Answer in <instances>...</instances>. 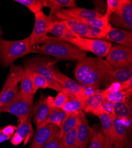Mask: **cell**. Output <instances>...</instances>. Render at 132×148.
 <instances>
[{"label": "cell", "mask_w": 132, "mask_h": 148, "mask_svg": "<svg viewBox=\"0 0 132 148\" xmlns=\"http://www.w3.org/2000/svg\"><path fill=\"white\" fill-rule=\"evenodd\" d=\"M68 115V114L62 108H52L45 124L46 123H51V124L55 125L59 127Z\"/></svg>", "instance_id": "4dcf8cb0"}, {"label": "cell", "mask_w": 132, "mask_h": 148, "mask_svg": "<svg viewBox=\"0 0 132 148\" xmlns=\"http://www.w3.org/2000/svg\"><path fill=\"white\" fill-rule=\"evenodd\" d=\"M69 29L65 21L53 20L51 23L49 33L57 37V38L64 40Z\"/></svg>", "instance_id": "83f0119b"}, {"label": "cell", "mask_w": 132, "mask_h": 148, "mask_svg": "<svg viewBox=\"0 0 132 148\" xmlns=\"http://www.w3.org/2000/svg\"><path fill=\"white\" fill-rule=\"evenodd\" d=\"M14 1L25 5L34 14L45 7L44 0H15Z\"/></svg>", "instance_id": "836d02e7"}, {"label": "cell", "mask_w": 132, "mask_h": 148, "mask_svg": "<svg viewBox=\"0 0 132 148\" xmlns=\"http://www.w3.org/2000/svg\"><path fill=\"white\" fill-rule=\"evenodd\" d=\"M92 136L87 148H112L111 140L103 133L101 128L94 127Z\"/></svg>", "instance_id": "d6986e66"}, {"label": "cell", "mask_w": 132, "mask_h": 148, "mask_svg": "<svg viewBox=\"0 0 132 148\" xmlns=\"http://www.w3.org/2000/svg\"><path fill=\"white\" fill-rule=\"evenodd\" d=\"M36 48L31 45L29 37L22 40H8L0 36V64L4 67L10 66L20 58L36 53Z\"/></svg>", "instance_id": "3957f363"}, {"label": "cell", "mask_w": 132, "mask_h": 148, "mask_svg": "<svg viewBox=\"0 0 132 148\" xmlns=\"http://www.w3.org/2000/svg\"><path fill=\"white\" fill-rule=\"evenodd\" d=\"M69 98V92L65 90L58 92L55 97H52L51 95L47 96V100L52 108H61L65 104Z\"/></svg>", "instance_id": "1f68e13d"}, {"label": "cell", "mask_w": 132, "mask_h": 148, "mask_svg": "<svg viewBox=\"0 0 132 148\" xmlns=\"http://www.w3.org/2000/svg\"><path fill=\"white\" fill-rule=\"evenodd\" d=\"M81 113L82 112L73 113L69 114L67 116L59 127V129L61 131L63 136L68 132L72 130L78 125Z\"/></svg>", "instance_id": "d4e9b609"}, {"label": "cell", "mask_w": 132, "mask_h": 148, "mask_svg": "<svg viewBox=\"0 0 132 148\" xmlns=\"http://www.w3.org/2000/svg\"><path fill=\"white\" fill-rule=\"evenodd\" d=\"M110 23L124 30L132 31V1L124 0L122 8L113 13L109 18Z\"/></svg>", "instance_id": "8fae6325"}, {"label": "cell", "mask_w": 132, "mask_h": 148, "mask_svg": "<svg viewBox=\"0 0 132 148\" xmlns=\"http://www.w3.org/2000/svg\"><path fill=\"white\" fill-rule=\"evenodd\" d=\"M34 17V25L29 39L31 45L36 48L50 38L47 36V33H49V26L52 20L49 16L46 15L43 11L35 14Z\"/></svg>", "instance_id": "ba28073f"}, {"label": "cell", "mask_w": 132, "mask_h": 148, "mask_svg": "<svg viewBox=\"0 0 132 148\" xmlns=\"http://www.w3.org/2000/svg\"><path fill=\"white\" fill-rule=\"evenodd\" d=\"M77 129L78 126L64 136L62 140L63 148H79L77 141Z\"/></svg>", "instance_id": "d6a6232c"}, {"label": "cell", "mask_w": 132, "mask_h": 148, "mask_svg": "<svg viewBox=\"0 0 132 148\" xmlns=\"http://www.w3.org/2000/svg\"><path fill=\"white\" fill-rule=\"evenodd\" d=\"M10 139H11L10 142H11V144L14 145V146L19 145L23 142V139L22 137L19 134H18L16 132L14 133V134L12 136Z\"/></svg>", "instance_id": "60d3db41"}, {"label": "cell", "mask_w": 132, "mask_h": 148, "mask_svg": "<svg viewBox=\"0 0 132 148\" xmlns=\"http://www.w3.org/2000/svg\"><path fill=\"white\" fill-rule=\"evenodd\" d=\"M16 129L17 127L15 126L8 125L3 129H1V131L3 133L7 136L11 138L12 136L14 134V133L16 131Z\"/></svg>", "instance_id": "ab89813d"}, {"label": "cell", "mask_w": 132, "mask_h": 148, "mask_svg": "<svg viewBox=\"0 0 132 148\" xmlns=\"http://www.w3.org/2000/svg\"><path fill=\"white\" fill-rule=\"evenodd\" d=\"M33 107V98L23 96L19 91L13 101L1 107L0 112L8 113L16 116L18 120V124H21L30 117Z\"/></svg>", "instance_id": "52a82bcc"}, {"label": "cell", "mask_w": 132, "mask_h": 148, "mask_svg": "<svg viewBox=\"0 0 132 148\" xmlns=\"http://www.w3.org/2000/svg\"><path fill=\"white\" fill-rule=\"evenodd\" d=\"M124 3V0H107V10L104 16L109 20L110 16L120 9Z\"/></svg>", "instance_id": "d590c367"}, {"label": "cell", "mask_w": 132, "mask_h": 148, "mask_svg": "<svg viewBox=\"0 0 132 148\" xmlns=\"http://www.w3.org/2000/svg\"><path fill=\"white\" fill-rule=\"evenodd\" d=\"M56 62L49 58L35 56L25 60V68L39 74L44 77L50 85V88L57 92L62 91L63 88L56 79L53 64Z\"/></svg>", "instance_id": "277c9868"}, {"label": "cell", "mask_w": 132, "mask_h": 148, "mask_svg": "<svg viewBox=\"0 0 132 148\" xmlns=\"http://www.w3.org/2000/svg\"><path fill=\"white\" fill-rule=\"evenodd\" d=\"M112 107L115 116L124 125L126 130L131 129V104L129 100L117 103H112Z\"/></svg>", "instance_id": "2e32d148"}, {"label": "cell", "mask_w": 132, "mask_h": 148, "mask_svg": "<svg viewBox=\"0 0 132 148\" xmlns=\"http://www.w3.org/2000/svg\"><path fill=\"white\" fill-rule=\"evenodd\" d=\"M114 69L102 58H85L77 62L74 75L82 87L96 90L101 84L108 82Z\"/></svg>", "instance_id": "6da1fadb"}, {"label": "cell", "mask_w": 132, "mask_h": 148, "mask_svg": "<svg viewBox=\"0 0 132 148\" xmlns=\"http://www.w3.org/2000/svg\"><path fill=\"white\" fill-rule=\"evenodd\" d=\"M105 60L114 68H124L132 65V49L120 45L112 46Z\"/></svg>", "instance_id": "9c48e42d"}, {"label": "cell", "mask_w": 132, "mask_h": 148, "mask_svg": "<svg viewBox=\"0 0 132 148\" xmlns=\"http://www.w3.org/2000/svg\"><path fill=\"white\" fill-rule=\"evenodd\" d=\"M132 78V65L124 68L114 69L112 72L108 83L124 82Z\"/></svg>", "instance_id": "cb8c5ba5"}, {"label": "cell", "mask_w": 132, "mask_h": 148, "mask_svg": "<svg viewBox=\"0 0 132 148\" xmlns=\"http://www.w3.org/2000/svg\"><path fill=\"white\" fill-rule=\"evenodd\" d=\"M58 129L59 127L55 125L46 123L37 129L30 148H41Z\"/></svg>", "instance_id": "9a60e30c"}, {"label": "cell", "mask_w": 132, "mask_h": 148, "mask_svg": "<svg viewBox=\"0 0 132 148\" xmlns=\"http://www.w3.org/2000/svg\"><path fill=\"white\" fill-rule=\"evenodd\" d=\"M54 72L56 79L62 88L72 95L86 100L91 94L95 91L82 87V85L62 73L58 69L54 68Z\"/></svg>", "instance_id": "30bf717a"}, {"label": "cell", "mask_w": 132, "mask_h": 148, "mask_svg": "<svg viewBox=\"0 0 132 148\" xmlns=\"http://www.w3.org/2000/svg\"><path fill=\"white\" fill-rule=\"evenodd\" d=\"M36 53L51 55L57 59L79 61L87 58L85 52L59 38H50L36 48Z\"/></svg>", "instance_id": "7a4b0ae2"}, {"label": "cell", "mask_w": 132, "mask_h": 148, "mask_svg": "<svg viewBox=\"0 0 132 148\" xmlns=\"http://www.w3.org/2000/svg\"><path fill=\"white\" fill-rule=\"evenodd\" d=\"M10 138H11L10 137L7 136H6L4 133H3L1 131V129H0V144L4 142H5V141L9 140Z\"/></svg>", "instance_id": "b9f144b4"}, {"label": "cell", "mask_w": 132, "mask_h": 148, "mask_svg": "<svg viewBox=\"0 0 132 148\" xmlns=\"http://www.w3.org/2000/svg\"><path fill=\"white\" fill-rule=\"evenodd\" d=\"M113 119V136L111 139L112 148H126L129 144L127 130L123 123L114 114H110Z\"/></svg>", "instance_id": "4fadbf2b"}, {"label": "cell", "mask_w": 132, "mask_h": 148, "mask_svg": "<svg viewBox=\"0 0 132 148\" xmlns=\"http://www.w3.org/2000/svg\"><path fill=\"white\" fill-rule=\"evenodd\" d=\"M93 133L85 113L82 112L77 129V141L79 148H87Z\"/></svg>", "instance_id": "5bb4252c"}, {"label": "cell", "mask_w": 132, "mask_h": 148, "mask_svg": "<svg viewBox=\"0 0 132 148\" xmlns=\"http://www.w3.org/2000/svg\"><path fill=\"white\" fill-rule=\"evenodd\" d=\"M24 68L21 65H12L10 66L8 76L0 92V104L1 107H4L13 101L17 95Z\"/></svg>", "instance_id": "5b68a950"}, {"label": "cell", "mask_w": 132, "mask_h": 148, "mask_svg": "<svg viewBox=\"0 0 132 148\" xmlns=\"http://www.w3.org/2000/svg\"><path fill=\"white\" fill-rule=\"evenodd\" d=\"M111 29L90 27L87 36V38H90V39L104 40L107 33L109 32V30Z\"/></svg>", "instance_id": "74e56055"}, {"label": "cell", "mask_w": 132, "mask_h": 148, "mask_svg": "<svg viewBox=\"0 0 132 148\" xmlns=\"http://www.w3.org/2000/svg\"><path fill=\"white\" fill-rule=\"evenodd\" d=\"M44 6L51 9L50 14L62 8H74L77 7L75 0H44Z\"/></svg>", "instance_id": "484cf974"}, {"label": "cell", "mask_w": 132, "mask_h": 148, "mask_svg": "<svg viewBox=\"0 0 132 148\" xmlns=\"http://www.w3.org/2000/svg\"><path fill=\"white\" fill-rule=\"evenodd\" d=\"M52 109L48 102L47 97L42 95L39 100L33 105L30 115V117H33V121L36 125L37 129L45 124Z\"/></svg>", "instance_id": "7c38bea8"}, {"label": "cell", "mask_w": 132, "mask_h": 148, "mask_svg": "<svg viewBox=\"0 0 132 148\" xmlns=\"http://www.w3.org/2000/svg\"><path fill=\"white\" fill-rule=\"evenodd\" d=\"M97 116L101 122V130L103 133L111 141L113 129L111 116L103 107Z\"/></svg>", "instance_id": "7402d4cb"}, {"label": "cell", "mask_w": 132, "mask_h": 148, "mask_svg": "<svg viewBox=\"0 0 132 148\" xmlns=\"http://www.w3.org/2000/svg\"><path fill=\"white\" fill-rule=\"evenodd\" d=\"M66 42L76 46L82 51L92 52L100 58L105 57L112 47V43L109 41L82 38L74 33Z\"/></svg>", "instance_id": "8992f818"}, {"label": "cell", "mask_w": 132, "mask_h": 148, "mask_svg": "<svg viewBox=\"0 0 132 148\" xmlns=\"http://www.w3.org/2000/svg\"><path fill=\"white\" fill-rule=\"evenodd\" d=\"M31 73V70L24 68L20 80V92L23 96L27 98H33L35 94L33 91Z\"/></svg>", "instance_id": "ffe728a7"}, {"label": "cell", "mask_w": 132, "mask_h": 148, "mask_svg": "<svg viewBox=\"0 0 132 148\" xmlns=\"http://www.w3.org/2000/svg\"><path fill=\"white\" fill-rule=\"evenodd\" d=\"M75 16L82 18H101L104 16L101 13L95 10H90L76 7L68 9Z\"/></svg>", "instance_id": "f546056e"}, {"label": "cell", "mask_w": 132, "mask_h": 148, "mask_svg": "<svg viewBox=\"0 0 132 148\" xmlns=\"http://www.w3.org/2000/svg\"><path fill=\"white\" fill-rule=\"evenodd\" d=\"M62 138L63 136L61 131L58 129L53 135V136L41 148H63Z\"/></svg>", "instance_id": "8d00e7d4"}, {"label": "cell", "mask_w": 132, "mask_h": 148, "mask_svg": "<svg viewBox=\"0 0 132 148\" xmlns=\"http://www.w3.org/2000/svg\"><path fill=\"white\" fill-rule=\"evenodd\" d=\"M103 93L105 100L113 104L129 100L132 94V88L124 91L109 90L105 89L103 90Z\"/></svg>", "instance_id": "44dd1931"}, {"label": "cell", "mask_w": 132, "mask_h": 148, "mask_svg": "<svg viewBox=\"0 0 132 148\" xmlns=\"http://www.w3.org/2000/svg\"><path fill=\"white\" fill-rule=\"evenodd\" d=\"M0 110H1V104H0ZM1 113V112H0Z\"/></svg>", "instance_id": "ee69618b"}, {"label": "cell", "mask_w": 132, "mask_h": 148, "mask_svg": "<svg viewBox=\"0 0 132 148\" xmlns=\"http://www.w3.org/2000/svg\"><path fill=\"white\" fill-rule=\"evenodd\" d=\"M31 78L33 82V91L36 93L39 89L50 88V85L47 81L39 74L32 71Z\"/></svg>", "instance_id": "e575fe53"}, {"label": "cell", "mask_w": 132, "mask_h": 148, "mask_svg": "<svg viewBox=\"0 0 132 148\" xmlns=\"http://www.w3.org/2000/svg\"><path fill=\"white\" fill-rule=\"evenodd\" d=\"M126 148H132L131 147V143H129L128 146L126 147Z\"/></svg>", "instance_id": "7bdbcfd3"}, {"label": "cell", "mask_w": 132, "mask_h": 148, "mask_svg": "<svg viewBox=\"0 0 132 148\" xmlns=\"http://www.w3.org/2000/svg\"><path fill=\"white\" fill-rule=\"evenodd\" d=\"M104 40L132 49V33L126 30L111 27Z\"/></svg>", "instance_id": "ac0fdd59"}, {"label": "cell", "mask_w": 132, "mask_h": 148, "mask_svg": "<svg viewBox=\"0 0 132 148\" xmlns=\"http://www.w3.org/2000/svg\"><path fill=\"white\" fill-rule=\"evenodd\" d=\"M63 21H65L67 27L72 32H73L80 37H82V38H87L90 27L75 20Z\"/></svg>", "instance_id": "f1b7e54d"}, {"label": "cell", "mask_w": 132, "mask_h": 148, "mask_svg": "<svg viewBox=\"0 0 132 148\" xmlns=\"http://www.w3.org/2000/svg\"><path fill=\"white\" fill-rule=\"evenodd\" d=\"M105 101L103 90L95 91L91 94L85 101L82 112L91 113L97 116L101 110L103 108V104Z\"/></svg>", "instance_id": "e0dca14e"}, {"label": "cell", "mask_w": 132, "mask_h": 148, "mask_svg": "<svg viewBox=\"0 0 132 148\" xmlns=\"http://www.w3.org/2000/svg\"><path fill=\"white\" fill-rule=\"evenodd\" d=\"M85 101L82 98L69 93L68 99L61 108L68 114L76 112H81L83 110Z\"/></svg>", "instance_id": "603a6c76"}, {"label": "cell", "mask_w": 132, "mask_h": 148, "mask_svg": "<svg viewBox=\"0 0 132 148\" xmlns=\"http://www.w3.org/2000/svg\"><path fill=\"white\" fill-rule=\"evenodd\" d=\"M16 132L22 137L24 145L27 144L34 134V130L31 123V117L21 124H18Z\"/></svg>", "instance_id": "4316f807"}, {"label": "cell", "mask_w": 132, "mask_h": 148, "mask_svg": "<svg viewBox=\"0 0 132 148\" xmlns=\"http://www.w3.org/2000/svg\"><path fill=\"white\" fill-rule=\"evenodd\" d=\"M132 88V78L122 83H113L107 89L109 90L124 91Z\"/></svg>", "instance_id": "f35d334b"}]
</instances>
